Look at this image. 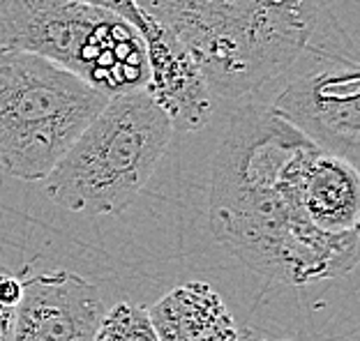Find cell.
<instances>
[{
	"label": "cell",
	"instance_id": "3",
	"mask_svg": "<svg viewBox=\"0 0 360 341\" xmlns=\"http://www.w3.org/2000/svg\"><path fill=\"white\" fill-rule=\"evenodd\" d=\"M174 132L146 88L109 97L42 180L46 196L79 215L122 213L158 170Z\"/></svg>",
	"mask_w": 360,
	"mask_h": 341
},
{
	"label": "cell",
	"instance_id": "8",
	"mask_svg": "<svg viewBox=\"0 0 360 341\" xmlns=\"http://www.w3.org/2000/svg\"><path fill=\"white\" fill-rule=\"evenodd\" d=\"M146 44L148 81L146 91L174 123V129L196 132L215 111V95L203 79L199 65L180 39L148 14L139 30Z\"/></svg>",
	"mask_w": 360,
	"mask_h": 341
},
{
	"label": "cell",
	"instance_id": "10",
	"mask_svg": "<svg viewBox=\"0 0 360 341\" xmlns=\"http://www.w3.org/2000/svg\"><path fill=\"white\" fill-rule=\"evenodd\" d=\"M302 210L316 229L345 233L358 229L360 180L358 166L333 152L319 150L309 161L300 189Z\"/></svg>",
	"mask_w": 360,
	"mask_h": 341
},
{
	"label": "cell",
	"instance_id": "5",
	"mask_svg": "<svg viewBox=\"0 0 360 341\" xmlns=\"http://www.w3.org/2000/svg\"><path fill=\"white\" fill-rule=\"evenodd\" d=\"M0 46L51 60L109 97L148 81L139 30L79 0H0Z\"/></svg>",
	"mask_w": 360,
	"mask_h": 341
},
{
	"label": "cell",
	"instance_id": "13",
	"mask_svg": "<svg viewBox=\"0 0 360 341\" xmlns=\"http://www.w3.org/2000/svg\"><path fill=\"white\" fill-rule=\"evenodd\" d=\"M79 3L102 7V10L116 14V16H120V19H125L129 26H134L136 30H141L146 19H148V14L139 7L136 0H79Z\"/></svg>",
	"mask_w": 360,
	"mask_h": 341
},
{
	"label": "cell",
	"instance_id": "4",
	"mask_svg": "<svg viewBox=\"0 0 360 341\" xmlns=\"http://www.w3.org/2000/svg\"><path fill=\"white\" fill-rule=\"evenodd\" d=\"M106 102L51 60L0 46V168L42 182Z\"/></svg>",
	"mask_w": 360,
	"mask_h": 341
},
{
	"label": "cell",
	"instance_id": "7",
	"mask_svg": "<svg viewBox=\"0 0 360 341\" xmlns=\"http://www.w3.org/2000/svg\"><path fill=\"white\" fill-rule=\"evenodd\" d=\"M104 312L100 288L81 274H32L21 279L12 341H95Z\"/></svg>",
	"mask_w": 360,
	"mask_h": 341
},
{
	"label": "cell",
	"instance_id": "11",
	"mask_svg": "<svg viewBox=\"0 0 360 341\" xmlns=\"http://www.w3.org/2000/svg\"><path fill=\"white\" fill-rule=\"evenodd\" d=\"M95 341H160V339L153 328L148 309L132 302H118L109 312H104L100 328L95 332Z\"/></svg>",
	"mask_w": 360,
	"mask_h": 341
},
{
	"label": "cell",
	"instance_id": "12",
	"mask_svg": "<svg viewBox=\"0 0 360 341\" xmlns=\"http://www.w3.org/2000/svg\"><path fill=\"white\" fill-rule=\"evenodd\" d=\"M19 297L21 277L12 272H0V341H12Z\"/></svg>",
	"mask_w": 360,
	"mask_h": 341
},
{
	"label": "cell",
	"instance_id": "1",
	"mask_svg": "<svg viewBox=\"0 0 360 341\" xmlns=\"http://www.w3.org/2000/svg\"><path fill=\"white\" fill-rule=\"evenodd\" d=\"M319 150L270 107H250L212 159V235L252 272L286 286L347 277L358 265V229L326 233L302 210V180Z\"/></svg>",
	"mask_w": 360,
	"mask_h": 341
},
{
	"label": "cell",
	"instance_id": "9",
	"mask_svg": "<svg viewBox=\"0 0 360 341\" xmlns=\"http://www.w3.org/2000/svg\"><path fill=\"white\" fill-rule=\"evenodd\" d=\"M148 316L160 341H238L222 295L206 281H187L158 300Z\"/></svg>",
	"mask_w": 360,
	"mask_h": 341
},
{
	"label": "cell",
	"instance_id": "2",
	"mask_svg": "<svg viewBox=\"0 0 360 341\" xmlns=\"http://www.w3.org/2000/svg\"><path fill=\"white\" fill-rule=\"evenodd\" d=\"M180 39L215 97L238 100L282 76L321 30L323 0H136Z\"/></svg>",
	"mask_w": 360,
	"mask_h": 341
},
{
	"label": "cell",
	"instance_id": "14",
	"mask_svg": "<svg viewBox=\"0 0 360 341\" xmlns=\"http://www.w3.org/2000/svg\"><path fill=\"white\" fill-rule=\"evenodd\" d=\"M280 341H289V339H280Z\"/></svg>",
	"mask_w": 360,
	"mask_h": 341
},
{
	"label": "cell",
	"instance_id": "6",
	"mask_svg": "<svg viewBox=\"0 0 360 341\" xmlns=\"http://www.w3.org/2000/svg\"><path fill=\"white\" fill-rule=\"evenodd\" d=\"M302 136L326 152L358 166L360 155V72L354 58L316 65L289 81L270 104Z\"/></svg>",
	"mask_w": 360,
	"mask_h": 341
}]
</instances>
